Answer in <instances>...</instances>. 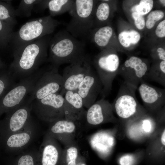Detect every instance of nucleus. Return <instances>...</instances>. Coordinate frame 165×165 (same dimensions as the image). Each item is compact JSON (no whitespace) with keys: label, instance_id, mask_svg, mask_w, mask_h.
<instances>
[{"label":"nucleus","instance_id":"nucleus-1","mask_svg":"<svg viewBox=\"0 0 165 165\" xmlns=\"http://www.w3.org/2000/svg\"><path fill=\"white\" fill-rule=\"evenodd\" d=\"M51 37L47 35L13 51V59L8 69L15 79L29 76L47 61Z\"/></svg>","mask_w":165,"mask_h":165},{"label":"nucleus","instance_id":"nucleus-2","mask_svg":"<svg viewBox=\"0 0 165 165\" xmlns=\"http://www.w3.org/2000/svg\"><path fill=\"white\" fill-rule=\"evenodd\" d=\"M85 44L66 30H60L52 37L49 44L47 61L59 67L71 64L85 56Z\"/></svg>","mask_w":165,"mask_h":165},{"label":"nucleus","instance_id":"nucleus-3","mask_svg":"<svg viewBox=\"0 0 165 165\" xmlns=\"http://www.w3.org/2000/svg\"><path fill=\"white\" fill-rule=\"evenodd\" d=\"M61 22L50 15L29 21L14 32L10 44L13 51L35 40L50 35Z\"/></svg>","mask_w":165,"mask_h":165},{"label":"nucleus","instance_id":"nucleus-4","mask_svg":"<svg viewBox=\"0 0 165 165\" xmlns=\"http://www.w3.org/2000/svg\"><path fill=\"white\" fill-rule=\"evenodd\" d=\"M96 1L94 0H74L68 12L71 16L66 30L74 37L89 38L93 29Z\"/></svg>","mask_w":165,"mask_h":165},{"label":"nucleus","instance_id":"nucleus-5","mask_svg":"<svg viewBox=\"0 0 165 165\" xmlns=\"http://www.w3.org/2000/svg\"><path fill=\"white\" fill-rule=\"evenodd\" d=\"M45 68L38 69L29 76L20 79L0 99V117L20 106L32 91Z\"/></svg>","mask_w":165,"mask_h":165},{"label":"nucleus","instance_id":"nucleus-6","mask_svg":"<svg viewBox=\"0 0 165 165\" xmlns=\"http://www.w3.org/2000/svg\"><path fill=\"white\" fill-rule=\"evenodd\" d=\"M137 88L124 82L121 84L117 96L112 104L113 112L121 119L130 120L146 113L136 96Z\"/></svg>","mask_w":165,"mask_h":165},{"label":"nucleus","instance_id":"nucleus-7","mask_svg":"<svg viewBox=\"0 0 165 165\" xmlns=\"http://www.w3.org/2000/svg\"><path fill=\"white\" fill-rule=\"evenodd\" d=\"M93 64L103 85L100 94L105 98L111 93L112 83L120 67L118 55L108 49H105L94 58Z\"/></svg>","mask_w":165,"mask_h":165},{"label":"nucleus","instance_id":"nucleus-8","mask_svg":"<svg viewBox=\"0 0 165 165\" xmlns=\"http://www.w3.org/2000/svg\"><path fill=\"white\" fill-rule=\"evenodd\" d=\"M38 134L37 127L31 119L21 130L0 137L2 149L8 155L20 154L32 142Z\"/></svg>","mask_w":165,"mask_h":165},{"label":"nucleus","instance_id":"nucleus-9","mask_svg":"<svg viewBox=\"0 0 165 165\" xmlns=\"http://www.w3.org/2000/svg\"><path fill=\"white\" fill-rule=\"evenodd\" d=\"M33 102L28 97L20 106L5 114L0 120V137L20 131L26 126L32 119Z\"/></svg>","mask_w":165,"mask_h":165},{"label":"nucleus","instance_id":"nucleus-10","mask_svg":"<svg viewBox=\"0 0 165 165\" xmlns=\"http://www.w3.org/2000/svg\"><path fill=\"white\" fill-rule=\"evenodd\" d=\"M59 67L50 64L44 70L28 96L33 101L41 99L51 94L60 92L62 88V75L58 72Z\"/></svg>","mask_w":165,"mask_h":165},{"label":"nucleus","instance_id":"nucleus-11","mask_svg":"<svg viewBox=\"0 0 165 165\" xmlns=\"http://www.w3.org/2000/svg\"><path fill=\"white\" fill-rule=\"evenodd\" d=\"M64 98L59 93L49 95L40 100H34L32 111L40 120L50 123L64 118Z\"/></svg>","mask_w":165,"mask_h":165},{"label":"nucleus","instance_id":"nucleus-12","mask_svg":"<svg viewBox=\"0 0 165 165\" xmlns=\"http://www.w3.org/2000/svg\"><path fill=\"white\" fill-rule=\"evenodd\" d=\"M91 67L90 57L86 54L66 67L62 75L63 83L60 94L63 96L66 91H77L79 85Z\"/></svg>","mask_w":165,"mask_h":165},{"label":"nucleus","instance_id":"nucleus-13","mask_svg":"<svg viewBox=\"0 0 165 165\" xmlns=\"http://www.w3.org/2000/svg\"><path fill=\"white\" fill-rule=\"evenodd\" d=\"M149 68L145 60L132 56L119 67L117 75L123 78V82L137 88L141 82L145 81Z\"/></svg>","mask_w":165,"mask_h":165},{"label":"nucleus","instance_id":"nucleus-14","mask_svg":"<svg viewBox=\"0 0 165 165\" xmlns=\"http://www.w3.org/2000/svg\"><path fill=\"white\" fill-rule=\"evenodd\" d=\"M103 88L98 75L91 67L77 90L82 99L84 107L88 108L95 102Z\"/></svg>","mask_w":165,"mask_h":165},{"label":"nucleus","instance_id":"nucleus-15","mask_svg":"<svg viewBox=\"0 0 165 165\" xmlns=\"http://www.w3.org/2000/svg\"><path fill=\"white\" fill-rule=\"evenodd\" d=\"M112 104L104 98L95 102L85 112L87 122L93 125L115 121Z\"/></svg>","mask_w":165,"mask_h":165},{"label":"nucleus","instance_id":"nucleus-16","mask_svg":"<svg viewBox=\"0 0 165 165\" xmlns=\"http://www.w3.org/2000/svg\"><path fill=\"white\" fill-rule=\"evenodd\" d=\"M78 124V122L64 118L50 123L47 132L65 146L75 141Z\"/></svg>","mask_w":165,"mask_h":165},{"label":"nucleus","instance_id":"nucleus-17","mask_svg":"<svg viewBox=\"0 0 165 165\" xmlns=\"http://www.w3.org/2000/svg\"><path fill=\"white\" fill-rule=\"evenodd\" d=\"M138 88L141 98L148 110L158 111L164 107L165 89L154 86L144 80L141 82Z\"/></svg>","mask_w":165,"mask_h":165},{"label":"nucleus","instance_id":"nucleus-18","mask_svg":"<svg viewBox=\"0 0 165 165\" xmlns=\"http://www.w3.org/2000/svg\"><path fill=\"white\" fill-rule=\"evenodd\" d=\"M63 149L58 141L47 132L38 150L40 165H59Z\"/></svg>","mask_w":165,"mask_h":165},{"label":"nucleus","instance_id":"nucleus-19","mask_svg":"<svg viewBox=\"0 0 165 165\" xmlns=\"http://www.w3.org/2000/svg\"><path fill=\"white\" fill-rule=\"evenodd\" d=\"M63 96L64 118L78 122L85 114L82 98L77 91H66Z\"/></svg>","mask_w":165,"mask_h":165},{"label":"nucleus","instance_id":"nucleus-20","mask_svg":"<svg viewBox=\"0 0 165 165\" xmlns=\"http://www.w3.org/2000/svg\"><path fill=\"white\" fill-rule=\"evenodd\" d=\"M3 161L5 165H40L38 150L24 151L18 154L8 155Z\"/></svg>","mask_w":165,"mask_h":165},{"label":"nucleus","instance_id":"nucleus-21","mask_svg":"<svg viewBox=\"0 0 165 165\" xmlns=\"http://www.w3.org/2000/svg\"><path fill=\"white\" fill-rule=\"evenodd\" d=\"M74 0H40L37 5L43 9H48L52 17L69 12L73 6Z\"/></svg>","mask_w":165,"mask_h":165},{"label":"nucleus","instance_id":"nucleus-22","mask_svg":"<svg viewBox=\"0 0 165 165\" xmlns=\"http://www.w3.org/2000/svg\"><path fill=\"white\" fill-rule=\"evenodd\" d=\"M90 139V142L92 147L101 154H106L109 152L114 143L113 137L104 131L97 133Z\"/></svg>","mask_w":165,"mask_h":165},{"label":"nucleus","instance_id":"nucleus-23","mask_svg":"<svg viewBox=\"0 0 165 165\" xmlns=\"http://www.w3.org/2000/svg\"><path fill=\"white\" fill-rule=\"evenodd\" d=\"M113 33L111 26H104L92 29L89 38L98 47L105 49L110 43Z\"/></svg>","mask_w":165,"mask_h":165},{"label":"nucleus","instance_id":"nucleus-24","mask_svg":"<svg viewBox=\"0 0 165 165\" xmlns=\"http://www.w3.org/2000/svg\"><path fill=\"white\" fill-rule=\"evenodd\" d=\"M148 80L165 86V60L159 61L149 68L145 76V81Z\"/></svg>","mask_w":165,"mask_h":165},{"label":"nucleus","instance_id":"nucleus-25","mask_svg":"<svg viewBox=\"0 0 165 165\" xmlns=\"http://www.w3.org/2000/svg\"><path fill=\"white\" fill-rule=\"evenodd\" d=\"M79 155L78 146L75 141L63 149L59 165H75Z\"/></svg>","mask_w":165,"mask_h":165},{"label":"nucleus","instance_id":"nucleus-26","mask_svg":"<svg viewBox=\"0 0 165 165\" xmlns=\"http://www.w3.org/2000/svg\"><path fill=\"white\" fill-rule=\"evenodd\" d=\"M108 0H103L95 8L93 21V29L98 28L99 24L107 21L111 13V5Z\"/></svg>","mask_w":165,"mask_h":165},{"label":"nucleus","instance_id":"nucleus-27","mask_svg":"<svg viewBox=\"0 0 165 165\" xmlns=\"http://www.w3.org/2000/svg\"><path fill=\"white\" fill-rule=\"evenodd\" d=\"M15 9L10 2H0V20L13 28L17 23Z\"/></svg>","mask_w":165,"mask_h":165},{"label":"nucleus","instance_id":"nucleus-28","mask_svg":"<svg viewBox=\"0 0 165 165\" xmlns=\"http://www.w3.org/2000/svg\"><path fill=\"white\" fill-rule=\"evenodd\" d=\"M15 80L9 69L0 70V99L16 84Z\"/></svg>","mask_w":165,"mask_h":165},{"label":"nucleus","instance_id":"nucleus-29","mask_svg":"<svg viewBox=\"0 0 165 165\" xmlns=\"http://www.w3.org/2000/svg\"><path fill=\"white\" fill-rule=\"evenodd\" d=\"M140 35L138 31L133 30L130 31H123L118 35V40L123 47H127L131 44H137L140 40Z\"/></svg>","mask_w":165,"mask_h":165},{"label":"nucleus","instance_id":"nucleus-30","mask_svg":"<svg viewBox=\"0 0 165 165\" xmlns=\"http://www.w3.org/2000/svg\"><path fill=\"white\" fill-rule=\"evenodd\" d=\"M40 0H22L18 7L15 9L16 16L28 17L31 16L35 5H37Z\"/></svg>","mask_w":165,"mask_h":165},{"label":"nucleus","instance_id":"nucleus-31","mask_svg":"<svg viewBox=\"0 0 165 165\" xmlns=\"http://www.w3.org/2000/svg\"><path fill=\"white\" fill-rule=\"evenodd\" d=\"M13 27L0 20V46H6L10 43L13 31Z\"/></svg>","mask_w":165,"mask_h":165},{"label":"nucleus","instance_id":"nucleus-32","mask_svg":"<svg viewBox=\"0 0 165 165\" xmlns=\"http://www.w3.org/2000/svg\"><path fill=\"white\" fill-rule=\"evenodd\" d=\"M164 15V13L162 10H155L151 12L147 17L145 22L146 28L149 29L152 28L156 23L162 19Z\"/></svg>","mask_w":165,"mask_h":165},{"label":"nucleus","instance_id":"nucleus-33","mask_svg":"<svg viewBox=\"0 0 165 165\" xmlns=\"http://www.w3.org/2000/svg\"><path fill=\"white\" fill-rule=\"evenodd\" d=\"M153 4V0H141L139 4L136 6L135 12L142 15L146 14L151 10Z\"/></svg>","mask_w":165,"mask_h":165},{"label":"nucleus","instance_id":"nucleus-34","mask_svg":"<svg viewBox=\"0 0 165 165\" xmlns=\"http://www.w3.org/2000/svg\"><path fill=\"white\" fill-rule=\"evenodd\" d=\"M132 16L136 27L139 30L143 29L145 26V22L143 15L134 11L132 13Z\"/></svg>","mask_w":165,"mask_h":165},{"label":"nucleus","instance_id":"nucleus-35","mask_svg":"<svg viewBox=\"0 0 165 165\" xmlns=\"http://www.w3.org/2000/svg\"><path fill=\"white\" fill-rule=\"evenodd\" d=\"M134 161V156L130 154L123 156L119 159L120 165H132Z\"/></svg>","mask_w":165,"mask_h":165},{"label":"nucleus","instance_id":"nucleus-36","mask_svg":"<svg viewBox=\"0 0 165 165\" xmlns=\"http://www.w3.org/2000/svg\"><path fill=\"white\" fill-rule=\"evenodd\" d=\"M156 35L162 38L165 36V20L160 22L157 26L155 30Z\"/></svg>","mask_w":165,"mask_h":165},{"label":"nucleus","instance_id":"nucleus-37","mask_svg":"<svg viewBox=\"0 0 165 165\" xmlns=\"http://www.w3.org/2000/svg\"><path fill=\"white\" fill-rule=\"evenodd\" d=\"M157 53L158 61L165 60V50L163 48H158L157 50Z\"/></svg>","mask_w":165,"mask_h":165},{"label":"nucleus","instance_id":"nucleus-38","mask_svg":"<svg viewBox=\"0 0 165 165\" xmlns=\"http://www.w3.org/2000/svg\"><path fill=\"white\" fill-rule=\"evenodd\" d=\"M84 157L79 156L75 165H87Z\"/></svg>","mask_w":165,"mask_h":165},{"label":"nucleus","instance_id":"nucleus-39","mask_svg":"<svg viewBox=\"0 0 165 165\" xmlns=\"http://www.w3.org/2000/svg\"><path fill=\"white\" fill-rule=\"evenodd\" d=\"M165 130H164L162 133V134L161 137V141L162 144L163 145L165 146Z\"/></svg>","mask_w":165,"mask_h":165},{"label":"nucleus","instance_id":"nucleus-40","mask_svg":"<svg viewBox=\"0 0 165 165\" xmlns=\"http://www.w3.org/2000/svg\"><path fill=\"white\" fill-rule=\"evenodd\" d=\"M5 64L0 59V70L4 68Z\"/></svg>","mask_w":165,"mask_h":165},{"label":"nucleus","instance_id":"nucleus-41","mask_svg":"<svg viewBox=\"0 0 165 165\" xmlns=\"http://www.w3.org/2000/svg\"><path fill=\"white\" fill-rule=\"evenodd\" d=\"M164 6H165V1L164 0H160L159 1Z\"/></svg>","mask_w":165,"mask_h":165},{"label":"nucleus","instance_id":"nucleus-42","mask_svg":"<svg viewBox=\"0 0 165 165\" xmlns=\"http://www.w3.org/2000/svg\"><path fill=\"white\" fill-rule=\"evenodd\" d=\"M2 148H1V144H0V155H1V150H2Z\"/></svg>","mask_w":165,"mask_h":165}]
</instances>
